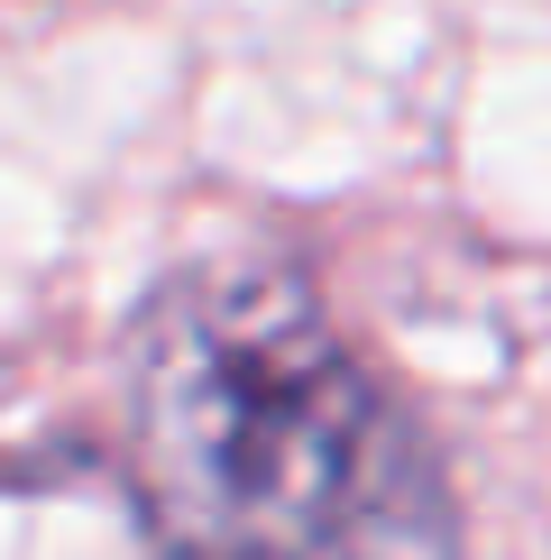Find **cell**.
Listing matches in <instances>:
<instances>
[{"mask_svg": "<svg viewBox=\"0 0 551 560\" xmlns=\"http://www.w3.org/2000/svg\"><path fill=\"white\" fill-rule=\"evenodd\" d=\"M120 368L156 560H459L442 451L294 267H184Z\"/></svg>", "mask_w": 551, "mask_h": 560, "instance_id": "1", "label": "cell"}]
</instances>
